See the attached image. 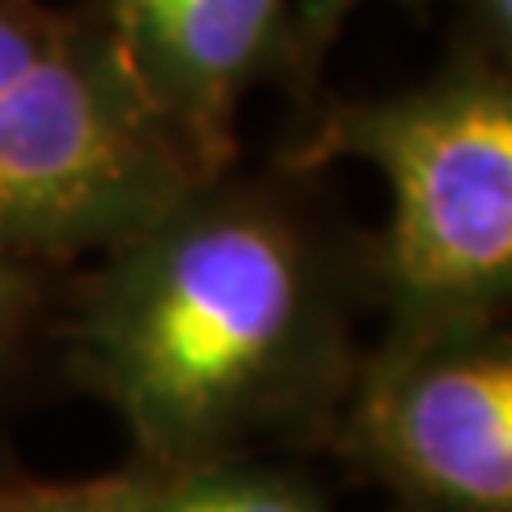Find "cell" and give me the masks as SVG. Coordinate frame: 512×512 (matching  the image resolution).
Returning <instances> with one entry per match:
<instances>
[{"label": "cell", "mask_w": 512, "mask_h": 512, "mask_svg": "<svg viewBox=\"0 0 512 512\" xmlns=\"http://www.w3.org/2000/svg\"><path fill=\"white\" fill-rule=\"evenodd\" d=\"M103 258L76 296L73 368L137 467L243 459L338 418L357 376L346 304L285 205L209 179Z\"/></svg>", "instance_id": "cell-1"}, {"label": "cell", "mask_w": 512, "mask_h": 512, "mask_svg": "<svg viewBox=\"0 0 512 512\" xmlns=\"http://www.w3.org/2000/svg\"><path fill=\"white\" fill-rule=\"evenodd\" d=\"M365 160L391 186L380 285L391 342L497 327L512 289V92L459 61L414 92L342 103L300 148V167Z\"/></svg>", "instance_id": "cell-2"}, {"label": "cell", "mask_w": 512, "mask_h": 512, "mask_svg": "<svg viewBox=\"0 0 512 512\" xmlns=\"http://www.w3.org/2000/svg\"><path fill=\"white\" fill-rule=\"evenodd\" d=\"M209 179L114 31L65 27L0 92V258L16 266L110 255Z\"/></svg>", "instance_id": "cell-3"}, {"label": "cell", "mask_w": 512, "mask_h": 512, "mask_svg": "<svg viewBox=\"0 0 512 512\" xmlns=\"http://www.w3.org/2000/svg\"><path fill=\"white\" fill-rule=\"evenodd\" d=\"M346 399V452L414 509L512 512V353L497 327L387 338Z\"/></svg>", "instance_id": "cell-4"}, {"label": "cell", "mask_w": 512, "mask_h": 512, "mask_svg": "<svg viewBox=\"0 0 512 512\" xmlns=\"http://www.w3.org/2000/svg\"><path fill=\"white\" fill-rule=\"evenodd\" d=\"M110 31L205 175L220 179L239 99L289 42V0H110Z\"/></svg>", "instance_id": "cell-5"}, {"label": "cell", "mask_w": 512, "mask_h": 512, "mask_svg": "<svg viewBox=\"0 0 512 512\" xmlns=\"http://www.w3.org/2000/svg\"><path fill=\"white\" fill-rule=\"evenodd\" d=\"M145 512H330L304 478L258 467L251 459H220L186 471H148Z\"/></svg>", "instance_id": "cell-6"}, {"label": "cell", "mask_w": 512, "mask_h": 512, "mask_svg": "<svg viewBox=\"0 0 512 512\" xmlns=\"http://www.w3.org/2000/svg\"><path fill=\"white\" fill-rule=\"evenodd\" d=\"M148 471L129 467L76 482H8L0 486V512H145Z\"/></svg>", "instance_id": "cell-7"}, {"label": "cell", "mask_w": 512, "mask_h": 512, "mask_svg": "<svg viewBox=\"0 0 512 512\" xmlns=\"http://www.w3.org/2000/svg\"><path fill=\"white\" fill-rule=\"evenodd\" d=\"M61 31L65 27H57L16 0H0V92L12 88L23 73H31L50 54Z\"/></svg>", "instance_id": "cell-8"}, {"label": "cell", "mask_w": 512, "mask_h": 512, "mask_svg": "<svg viewBox=\"0 0 512 512\" xmlns=\"http://www.w3.org/2000/svg\"><path fill=\"white\" fill-rule=\"evenodd\" d=\"M35 304H38L35 274L27 266H16V262L0 258V365L19 346L23 330L31 323Z\"/></svg>", "instance_id": "cell-9"}, {"label": "cell", "mask_w": 512, "mask_h": 512, "mask_svg": "<svg viewBox=\"0 0 512 512\" xmlns=\"http://www.w3.org/2000/svg\"><path fill=\"white\" fill-rule=\"evenodd\" d=\"M293 4V23H289V35H293V50L304 65H315L323 46L330 42V35L338 31V23L346 19V12L357 0H289Z\"/></svg>", "instance_id": "cell-10"}, {"label": "cell", "mask_w": 512, "mask_h": 512, "mask_svg": "<svg viewBox=\"0 0 512 512\" xmlns=\"http://www.w3.org/2000/svg\"><path fill=\"white\" fill-rule=\"evenodd\" d=\"M475 12L486 27V35L505 46L512 31V0H475Z\"/></svg>", "instance_id": "cell-11"}]
</instances>
